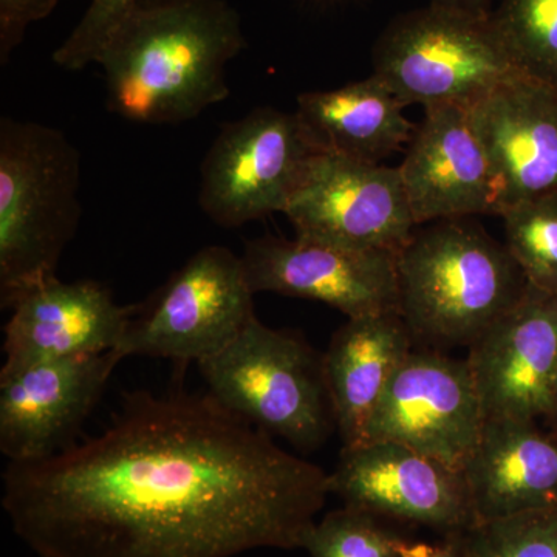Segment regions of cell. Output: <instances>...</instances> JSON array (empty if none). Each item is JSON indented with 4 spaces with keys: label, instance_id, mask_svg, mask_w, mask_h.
Returning <instances> with one entry per match:
<instances>
[{
    "label": "cell",
    "instance_id": "10",
    "mask_svg": "<svg viewBox=\"0 0 557 557\" xmlns=\"http://www.w3.org/2000/svg\"><path fill=\"white\" fill-rule=\"evenodd\" d=\"M483 424L467 359L412 350L388 381L364 443H399L461 472Z\"/></svg>",
    "mask_w": 557,
    "mask_h": 557
},
{
    "label": "cell",
    "instance_id": "22",
    "mask_svg": "<svg viewBox=\"0 0 557 557\" xmlns=\"http://www.w3.org/2000/svg\"><path fill=\"white\" fill-rule=\"evenodd\" d=\"M502 219L505 245L528 284L557 295V193L520 201Z\"/></svg>",
    "mask_w": 557,
    "mask_h": 557
},
{
    "label": "cell",
    "instance_id": "3",
    "mask_svg": "<svg viewBox=\"0 0 557 557\" xmlns=\"http://www.w3.org/2000/svg\"><path fill=\"white\" fill-rule=\"evenodd\" d=\"M399 314L413 338L472 346L527 292L507 245L465 219L413 231L397 255Z\"/></svg>",
    "mask_w": 557,
    "mask_h": 557
},
{
    "label": "cell",
    "instance_id": "26",
    "mask_svg": "<svg viewBox=\"0 0 557 557\" xmlns=\"http://www.w3.org/2000/svg\"><path fill=\"white\" fill-rule=\"evenodd\" d=\"M61 0H0V62L7 64L27 28L49 17Z\"/></svg>",
    "mask_w": 557,
    "mask_h": 557
},
{
    "label": "cell",
    "instance_id": "25",
    "mask_svg": "<svg viewBox=\"0 0 557 557\" xmlns=\"http://www.w3.org/2000/svg\"><path fill=\"white\" fill-rule=\"evenodd\" d=\"M146 2L149 0H90L78 25L54 51V64L69 72H78L97 62L110 35L132 11Z\"/></svg>",
    "mask_w": 557,
    "mask_h": 557
},
{
    "label": "cell",
    "instance_id": "17",
    "mask_svg": "<svg viewBox=\"0 0 557 557\" xmlns=\"http://www.w3.org/2000/svg\"><path fill=\"white\" fill-rule=\"evenodd\" d=\"M469 112L500 180L505 211L557 193L556 89L520 73L469 104Z\"/></svg>",
    "mask_w": 557,
    "mask_h": 557
},
{
    "label": "cell",
    "instance_id": "23",
    "mask_svg": "<svg viewBox=\"0 0 557 557\" xmlns=\"http://www.w3.org/2000/svg\"><path fill=\"white\" fill-rule=\"evenodd\" d=\"M408 544L376 516L344 507L317 520L302 548L311 557H403Z\"/></svg>",
    "mask_w": 557,
    "mask_h": 557
},
{
    "label": "cell",
    "instance_id": "19",
    "mask_svg": "<svg viewBox=\"0 0 557 557\" xmlns=\"http://www.w3.org/2000/svg\"><path fill=\"white\" fill-rule=\"evenodd\" d=\"M412 344L399 313L348 318L336 330L324 351V370L343 448L366 442L370 418Z\"/></svg>",
    "mask_w": 557,
    "mask_h": 557
},
{
    "label": "cell",
    "instance_id": "21",
    "mask_svg": "<svg viewBox=\"0 0 557 557\" xmlns=\"http://www.w3.org/2000/svg\"><path fill=\"white\" fill-rule=\"evenodd\" d=\"M493 20L520 70L557 90V0H502Z\"/></svg>",
    "mask_w": 557,
    "mask_h": 557
},
{
    "label": "cell",
    "instance_id": "9",
    "mask_svg": "<svg viewBox=\"0 0 557 557\" xmlns=\"http://www.w3.org/2000/svg\"><path fill=\"white\" fill-rule=\"evenodd\" d=\"M296 236L397 252L417 223L398 168L321 152L284 212Z\"/></svg>",
    "mask_w": 557,
    "mask_h": 557
},
{
    "label": "cell",
    "instance_id": "16",
    "mask_svg": "<svg viewBox=\"0 0 557 557\" xmlns=\"http://www.w3.org/2000/svg\"><path fill=\"white\" fill-rule=\"evenodd\" d=\"M132 313L98 282L51 278L11 307L2 369L108 354L123 341Z\"/></svg>",
    "mask_w": 557,
    "mask_h": 557
},
{
    "label": "cell",
    "instance_id": "20",
    "mask_svg": "<svg viewBox=\"0 0 557 557\" xmlns=\"http://www.w3.org/2000/svg\"><path fill=\"white\" fill-rule=\"evenodd\" d=\"M406 108L372 75L338 89L299 95L295 112L322 152L381 163L412 139L416 127L406 119Z\"/></svg>",
    "mask_w": 557,
    "mask_h": 557
},
{
    "label": "cell",
    "instance_id": "6",
    "mask_svg": "<svg viewBox=\"0 0 557 557\" xmlns=\"http://www.w3.org/2000/svg\"><path fill=\"white\" fill-rule=\"evenodd\" d=\"M523 73L493 14L429 3L399 14L373 47V75L406 104H472Z\"/></svg>",
    "mask_w": 557,
    "mask_h": 557
},
{
    "label": "cell",
    "instance_id": "14",
    "mask_svg": "<svg viewBox=\"0 0 557 557\" xmlns=\"http://www.w3.org/2000/svg\"><path fill=\"white\" fill-rule=\"evenodd\" d=\"M120 361L112 350L0 369V453L9 463L44 460L76 443Z\"/></svg>",
    "mask_w": 557,
    "mask_h": 557
},
{
    "label": "cell",
    "instance_id": "1",
    "mask_svg": "<svg viewBox=\"0 0 557 557\" xmlns=\"http://www.w3.org/2000/svg\"><path fill=\"white\" fill-rule=\"evenodd\" d=\"M329 472L208 392H132L100 435L9 463L2 507L39 557H234L302 548Z\"/></svg>",
    "mask_w": 557,
    "mask_h": 557
},
{
    "label": "cell",
    "instance_id": "27",
    "mask_svg": "<svg viewBox=\"0 0 557 557\" xmlns=\"http://www.w3.org/2000/svg\"><path fill=\"white\" fill-rule=\"evenodd\" d=\"M460 534H449L435 544L409 542L403 557H465Z\"/></svg>",
    "mask_w": 557,
    "mask_h": 557
},
{
    "label": "cell",
    "instance_id": "7",
    "mask_svg": "<svg viewBox=\"0 0 557 557\" xmlns=\"http://www.w3.org/2000/svg\"><path fill=\"white\" fill-rule=\"evenodd\" d=\"M244 263L228 248L205 247L186 260L143 306L134 309L121 359L205 361L225 350L256 318Z\"/></svg>",
    "mask_w": 557,
    "mask_h": 557
},
{
    "label": "cell",
    "instance_id": "11",
    "mask_svg": "<svg viewBox=\"0 0 557 557\" xmlns=\"http://www.w3.org/2000/svg\"><path fill=\"white\" fill-rule=\"evenodd\" d=\"M330 494L344 507L401 520L440 533L475 525L467 482L457 469L394 442L343 448L329 474Z\"/></svg>",
    "mask_w": 557,
    "mask_h": 557
},
{
    "label": "cell",
    "instance_id": "12",
    "mask_svg": "<svg viewBox=\"0 0 557 557\" xmlns=\"http://www.w3.org/2000/svg\"><path fill=\"white\" fill-rule=\"evenodd\" d=\"M240 259L255 295L317 300L347 318L399 313L397 252L265 236L249 240Z\"/></svg>",
    "mask_w": 557,
    "mask_h": 557
},
{
    "label": "cell",
    "instance_id": "28",
    "mask_svg": "<svg viewBox=\"0 0 557 557\" xmlns=\"http://www.w3.org/2000/svg\"><path fill=\"white\" fill-rule=\"evenodd\" d=\"M429 3L483 16L493 14V11H490L491 0H429Z\"/></svg>",
    "mask_w": 557,
    "mask_h": 557
},
{
    "label": "cell",
    "instance_id": "4",
    "mask_svg": "<svg viewBox=\"0 0 557 557\" xmlns=\"http://www.w3.org/2000/svg\"><path fill=\"white\" fill-rule=\"evenodd\" d=\"M81 156L46 124L0 120V300L2 309L57 277L81 219Z\"/></svg>",
    "mask_w": 557,
    "mask_h": 557
},
{
    "label": "cell",
    "instance_id": "15",
    "mask_svg": "<svg viewBox=\"0 0 557 557\" xmlns=\"http://www.w3.org/2000/svg\"><path fill=\"white\" fill-rule=\"evenodd\" d=\"M398 171L417 225L504 214V189L468 104L426 108Z\"/></svg>",
    "mask_w": 557,
    "mask_h": 557
},
{
    "label": "cell",
    "instance_id": "29",
    "mask_svg": "<svg viewBox=\"0 0 557 557\" xmlns=\"http://www.w3.org/2000/svg\"><path fill=\"white\" fill-rule=\"evenodd\" d=\"M545 421H547L549 426H552L553 434L557 435V386L555 392V398H553L552 410H549V416Z\"/></svg>",
    "mask_w": 557,
    "mask_h": 557
},
{
    "label": "cell",
    "instance_id": "5",
    "mask_svg": "<svg viewBox=\"0 0 557 557\" xmlns=\"http://www.w3.org/2000/svg\"><path fill=\"white\" fill-rule=\"evenodd\" d=\"M199 370L220 406L299 453H314L336 431L324 354L299 333L255 318Z\"/></svg>",
    "mask_w": 557,
    "mask_h": 557
},
{
    "label": "cell",
    "instance_id": "18",
    "mask_svg": "<svg viewBox=\"0 0 557 557\" xmlns=\"http://www.w3.org/2000/svg\"><path fill=\"white\" fill-rule=\"evenodd\" d=\"M461 474L475 523L557 508V435L537 421L486 420Z\"/></svg>",
    "mask_w": 557,
    "mask_h": 557
},
{
    "label": "cell",
    "instance_id": "13",
    "mask_svg": "<svg viewBox=\"0 0 557 557\" xmlns=\"http://www.w3.org/2000/svg\"><path fill=\"white\" fill-rule=\"evenodd\" d=\"M486 420H547L557 386V295L528 284L467 358Z\"/></svg>",
    "mask_w": 557,
    "mask_h": 557
},
{
    "label": "cell",
    "instance_id": "24",
    "mask_svg": "<svg viewBox=\"0 0 557 557\" xmlns=\"http://www.w3.org/2000/svg\"><path fill=\"white\" fill-rule=\"evenodd\" d=\"M460 537L465 557H557V508L479 522Z\"/></svg>",
    "mask_w": 557,
    "mask_h": 557
},
{
    "label": "cell",
    "instance_id": "8",
    "mask_svg": "<svg viewBox=\"0 0 557 557\" xmlns=\"http://www.w3.org/2000/svg\"><path fill=\"white\" fill-rule=\"evenodd\" d=\"M321 152L298 113L251 110L226 124L209 148L201 164L200 207L225 228L285 212Z\"/></svg>",
    "mask_w": 557,
    "mask_h": 557
},
{
    "label": "cell",
    "instance_id": "2",
    "mask_svg": "<svg viewBox=\"0 0 557 557\" xmlns=\"http://www.w3.org/2000/svg\"><path fill=\"white\" fill-rule=\"evenodd\" d=\"M226 0H149L102 47L108 109L139 124H180L230 95L226 67L244 50Z\"/></svg>",
    "mask_w": 557,
    "mask_h": 557
}]
</instances>
